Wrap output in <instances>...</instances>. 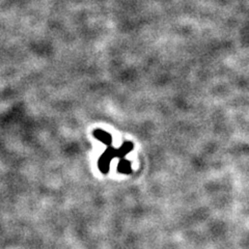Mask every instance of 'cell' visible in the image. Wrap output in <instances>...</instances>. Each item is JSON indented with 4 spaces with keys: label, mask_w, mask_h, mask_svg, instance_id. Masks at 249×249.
<instances>
[{
    "label": "cell",
    "mask_w": 249,
    "mask_h": 249,
    "mask_svg": "<svg viewBox=\"0 0 249 249\" xmlns=\"http://www.w3.org/2000/svg\"><path fill=\"white\" fill-rule=\"evenodd\" d=\"M93 135H95L99 140H101L103 143H106V144L111 143V136L102 130H96Z\"/></svg>",
    "instance_id": "6da1fadb"
},
{
    "label": "cell",
    "mask_w": 249,
    "mask_h": 249,
    "mask_svg": "<svg viewBox=\"0 0 249 249\" xmlns=\"http://www.w3.org/2000/svg\"><path fill=\"white\" fill-rule=\"evenodd\" d=\"M131 149H132L131 143H129V142L124 143L120 150H118V156H120V157H123V156H124L127 153H129L131 151Z\"/></svg>",
    "instance_id": "7a4b0ae2"
},
{
    "label": "cell",
    "mask_w": 249,
    "mask_h": 249,
    "mask_svg": "<svg viewBox=\"0 0 249 249\" xmlns=\"http://www.w3.org/2000/svg\"><path fill=\"white\" fill-rule=\"evenodd\" d=\"M119 170L121 173H128L130 170V164L127 161H121L120 164H119Z\"/></svg>",
    "instance_id": "3957f363"
}]
</instances>
